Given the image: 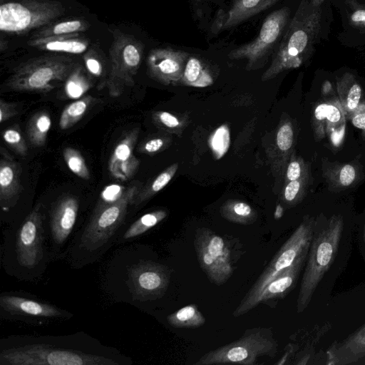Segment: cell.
I'll use <instances>...</instances> for the list:
<instances>
[{
    "label": "cell",
    "instance_id": "ee69618b",
    "mask_svg": "<svg viewBox=\"0 0 365 365\" xmlns=\"http://www.w3.org/2000/svg\"><path fill=\"white\" fill-rule=\"evenodd\" d=\"M17 103L13 102H7L3 99H0V122L1 123L16 116L18 113Z\"/></svg>",
    "mask_w": 365,
    "mask_h": 365
},
{
    "label": "cell",
    "instance_id": "8992f818",
    "mask_svg": "<svg viewBox=\"0 0 365 365\" xmlns=\"http://www.w3.org/2000/svg\"><path fill=\"white\" fill-rule=\"evenodd\" d=\"M341 215L316 219L304 271L297 299V312L302 313L309 306L317 287L333 264L344 231Z\"/></svg>",
    "mask_w": 365,
    "mask_h": 365
},
{
    "label": "cell",
    "instance_id": "7402d4cb",
    "mask_svg": "<svg viewBox=\"0 0 365 365\" xmlns=\"http://www.w3.org/2000/svg\"><path fill=\"white\" fill-rule=\"evenodd\" d=\"M28 44L41 51L80 54L88 48L89 41L79 33L31 38Z\"/></svg>",
    "mask_w": 365,
    "mask_h": 365
},
{
    "label": "cell",
    "instance_id": "d6986e66",
    "mask_svg": "<svg viewBox=\"0 0 365 365\" xmlns=\"http://www.w3.org/2000/svg\"><path fill=\"white\" fill-rule=\"evenodd\" d=\"M327 354L329 365L365 364V324L344 340L334 342Z\"/></svg>",
    "mask_w": 365,
    "mask_h": 365
},
{
    "label": "cell",
    "instance_id": "681fc988",
    "mask_svg": "<svg viewBox=\"0 0 365 365\" xmlns=\"http://www.w3.org/2000/svg\"><path fill=\"white\" fill-rule=\"evenodd\" d=\"M361 245L362 250L365 252V221L361 232Z\"/></svg>",
    "mask_w": 365,
    "mask_h": 365
},
{
    "label": "cell",
    "instance_id": "f907efd6",
    "mask_svg": "<svg viewBox=\"0 0 365 365\" xmlns=\"http://www.w3.org/2000/svg\"><path fill=\"white\" fill-rule=\"evenodd\" d=\"M359 112H365V101H361L359 103L358 107L356 108V109L354 111V113L350 116H351L352 115H354L356 113H359Z\"/></svg>",
    "mask_w": 365,
    "mask_h": 365
},
{
    "label": "cell",
    "instance_id": "52a82bcc",
    "mask_svg": "<svg viewBox=\"0 0 365 365\" xmlns=\"http://www.w3.org/2000/svg\"><path fill=\"white\" fill-rule=\"evenodd\" d=\"M315 224L314 217H304L236 307L232 312L234 317L243 316L261 304L262 293L267 285L309 250Z\"/></svg>",
    "mask_w": 365,
    "mask_h": 365
},
{
    "label": "cell",
    "instance_id": "bcb514c9",
    "mask_svg": "<svg viewBox=\"0 0 365 365\" xmlns=\"http://www.w3.org/2000/svg\"><path fill=\"white\" fill-rule=\"evenodd\" d=\"M351 123L362 132V137L365 140V112L356 113L350 116Z\"/></svg>",
    "mask_w": 365,
    "mask_h": 365
},
{
    "label": "cell",
    "instance_id": "7bdbcfd3",
    "mask_svg": "<svg viewBox=\"0 0 365 365\" xmlns=\"http://www.w3.org/2000/svg\"><path fill=\"white\" fill-rule=\"evenodd\" d=\"M154 123L163 129L174 130L181 125L179 119L172 113L167 111H158L153 114Z\"/></svg>",
    "mask_w": 365,
    "mask_h": 365
},
{
    "label": "cell",
    "instance_id": "1f68e13d",
    "mask_svg": "<svg viewBox=\"0 0 365 365\" xmlns=\"http://www.w3.org/2000/svg\"><path fill=\"white\" fill-rule=\"evenodd\" d=\"M91 76L79 63L64 83V91L69 98L78 99L92 87Z\"/></svg>",
    "mask_w": 365,
    "mask_h": 365
},
{
    "label": "cell",
    "instance_id": "d590c367",
    "mask_svg": "<svg viewBox=\"0 0 365 365\" xmlns=\"http://www.w3.org/2000/svg\"><path fill=\"white\" fill-rule=\"evenodd\" d=\"M230 143V130L225 124L218 127L209 139L210 147L217 159L221 158L227 153Z\"/></svg>",
    "mask_w": 365,
    "mask_h": 365
},
{
    "label": "cell",
    "instance_id": "cb8c5ba5",
    "mask_svg": "<svg viewBox=\"0 0 365 365\" xmlns=\"http://www.w3.org/2000/svg\"><path fill=\"white\" fill-rule=\"evenodd\" d=\"M336 86L344 115L349 117L361 102V87L355 76L349 72L338 78Z\"/></svg>",
    "mask_w": 365,
    "mask_h": 365
},
{
    "label": "cell",
    "instance_id": "d6a6232c",
    "mask_svg": "<svg viewBox=\"0 0 365 365\" xmlns=\"http://www.w3.org/2000/svg\"><path fill=\"white\" fill-rule=\"evenodd\" d=\"M89 27L90 24L86 20L68 19L44 26L35 33L31 38L77 34L87 31Z\"/></svg>",
    "mask_w": 365,
    "mask_h": 365
},
{
    "label": "cell",
    "instance_id": "f6af8a7d",
    "mask_svg": "<svg viewBox=\"0 0 365 365\" xmlns=\"http://www.w3.org/2000/svg\"><path fill=\"white\" fill-rule=\"evenodd\" d=\"M349 21L354 26L365 28V7H356L351 14Z\"/></svg>",
    "mask_w": 365,
    "mask_h": 365
},
{
    "label": "cell",
    "instance_id": "7dc6e473",
    "mask_svg": "<svg viewBox=\"0 0 365 365\" xmlns=\"http://www.w3.org/2000/svg\"><path fill=\"white\" fill-rule=\"evenodd\" d=\"M333 92L331 83L329 81H325L322 86V94L324 96H329Z\"/></svg>",
    "mask_w": 365,
    "mask_h": 365
},
{
    "label": "cell",
    "instance_id": "603a6c76",
    "mask_svg": "<svg viewBox=\"0 0 365 365\" xmlns=\"http://www.w3.org/2000/svg\"><path fill=\"white\" fill-rule=\"evenodd\" d=\"M361 170L356 163H322V175L331 191L339 192L355 185L361 179Z\"/></svg>",
    "mask_w": 365,
    "mask_h": 365
},
{
    "label": "cell",
    "instance_id": "f5cc1de1",
    "mask_svg": "<svg viewBox=\"0 0 365 365\" xmlns=\"http://www.w3.org/2000/svg\"><path fill=\"white\" fill-rule=\"evenodd\" d=\"M357 0H349V1L351 3V4H354L356 3Z\"/></svg>",
    "mask_w": 365,
    "mask_h": 365
},
{
    "label": "cell",
    "instance_id": "ba28073f",
    "mask_svg": "<svg viewBox=\"0 0 365 365\" xmlns=\"http://www.w3.org/2000/svg\"><path fill=\"white\" fill-rule=\"evenodd\" d=\"M80 63L68 56L47 54L17 66L5 82L11 91L46 93L65 83Z\"/></svg>",
    "mask_w": 365,
    "mask_h": 365
},
{
    "label": "cell",
    "instance_id": "5bb4252c",
    "mask_svg": "<svg viewBox=\"0 0 365 365\" xmlns=\"http://www.w3.org/2000/svg\"><path fill=\"white\" fill-rule=\"evenodd\" d=\"M290 9L283 7L269 14L264 20L258 36L251 42L228 53L230 59H246L247 70L262 67L274 53L289 23Z\"/></svg>",
    "mask_w": 365,
    "mask_h": 365
},
{
    "label": "cell",
    "instance_id": "8d00e7d4",
    "mask_svg": "<svg viewBox=\"0 0 365 365\" xmlns=\"http://www.w3.org/2000/svg\"><path fill=\"white\" fill-rule=\"evenodd\" d=\"M4 141L16 154L24 157L28 153V147L18 124L7 128L2 132Z\"/></svg>",
    "mask_w": 365,
    "mask_h": 365
},
{
    "label": "cell",
    "instance_id": "484cf974",
    "mask_svg": "<svg viewBox=\"0 0 365 365\" xmlns=\"http://www.w3.org/2000/svg\"><path fill=\"white\" fill-rule=\"evenodd\" d=\"M213 81L206 65L199 58L190 55L180 83L185 86L203 88L212 85Z\"/></svg>",
    "mask_w": 365,
    "mask_h": 365
},
{
    "label": "cell",
    "instance_id": "2e32d148",
    "mask_svg": "<svg viewBox=\"0 0 365 365\" xmlns=\"http://www.w3.org/2000/svg\"><path fill=\"white\" fill-rule=\"evenodd\" d=\"M0 207L2 221L9 227L24 191L21 182L22 168L4 147L0 148Z\"/></svg>",
    "mask_w": 365,
    "mask_h": 365
},
{
    "label": "cell",
    "instance_id": "74e56055",
    "mask_svg": "<svg viewBox=\"0 0 365 365\" xmlns=\"http://www.w3.org/2000/svg\"><path fill=\"white\" fill-rule=\"evenodd\" d=\"M294 141V132L292 123L289 120L282 123L276 135V144L279 152L288 156L292 150Z\"/></svg>",
    "mask_w": 365,
    "mask_h": 365
},
{
    "label": "cell",
    "instance_id": "7a4b0ae2",
    "mask_svg": "<svg viewBox=\"0 0 365 365\" xmlns=\"http://www.w3.org/2000/svg\"><path fill=\"white\" fill-rule=\"evenodd\" d=\"M141 245L117 250L102 272L101 286L115 302L143 309L167 293L171 269L144 255Z\"/></svg>",
    "mask_w": 365,
    "mask_h": 365
},
{
    "label": "cell",
    "instance_id": "83f0119b",
    "mask_svg": "<svg viewBox=\"0 0 365 365\" xmlns=\"http://www.w3.org/2000/svg\"><path fill=\"white\" fill-rule=\"evenodd\" d=\"M51 127V118L47 111H38L32 115L26 126V134L33 147L40 148L46 144Z\"/></svg>",
    "mask_w": 365,
    "mask_h": 365
},
{
    "label": "cell",
    "instance_id": "30bf717a",
    "mask_svg": "<svg viewBox=\"0 0 365 365\" xmlns=\"http://www.w3.org/2000/svg\"><path fill=\"white\" fill-rule=\"evenodd\" d=\"M74 314L38 296L19 290L0 294V319L31 326H47L71 319Z\"/></svg>",
    "mask_w": 365,
    "mask_h": 365
},
{
    "label": "cell",
    "instance_id": "4316f807",
    "mask_svg": "<svg viewBox=\"0 0 365 365\" xmlns=\"http://www.w3.org/2000/svg\"><path fill=\"white\" fill-rule=\"evenodd\" d=\"M178 168V163H173L161 172L152 181L142 186L133 197L130 207L137 208L152 198L163 190L172 180Z\"/></svg>",
    "mask_w": 365,
    "mask_h": 365
},
{
    "label": "cell",
    "instance_id": "7c38bea8",
    "mask_svg": "<svg viewBox=\"0 0 365 365\" xmlns=\"http://www.w3.org/2000/svg\"><path fill=\"white\" fill-rule=\"evenodd\" d=\"M64 12L63 4L54 0L6 2L0 6V30L7 34H25L52 23Z\"/></svg>",
    "mask_w": 365,
    "mask_h": 365
},
{
    "label": "cell",
    "instance_id": "4dcf8cb0",
    "mask_svg": "<svg viewBox=\"0 0 365 365\" xmlns=\"http://www.w3.org/2000/svg\"><path fill=\"white\" fill-rule=\"evenodd\" d=\"M96 98L90 95L83 96L68 104L62 111L59 126L61 130H67L76 125L86 114L88 109Z\"/></svg>",
    "mask_w": 365,
    "mask_h": 365
},
{
    "label": "cell",
    "instance_id": "5b68a950",
    "mask_svg": "<svg viewBox=\"0 0 365 365\" xmlns=\"http://www.w3.org/2000/svg\"><path fill=\"white\" fill-rule=\"evenodd\" d=\"M321 20V8L314 7L309 0H302L273 53L269 67L262 76L263 81L297 68L308 59L314 51Z\"/></svg>",
    "mask_w": 365,
    "mask_h": 365
},
{
    "label": "cell",
    "instance_id": "d4e9b609",
    "mask_svg": "<svg viewBox=\"0 0 365 365\" xmlns=\"http://www.w3.org/2000/svg\"><path fill=\"white\" fill-rule=\"evenodd\" d=\"M168 215V212L165 209L155 210L143 215L123 232L116 244L125 243L143 235L164 220Z\"/></svg>",
    "mask_w": 365,
    "mask_h": 365
},
{
    "label": "cell",
    "instance_id": "ffe728a7",
    "mask_svg": "<svg viewBox=\"0 0 365 365\" xmlns=\"http://www.w3.org/2000/svg\"><path fill=\"white\" fill-rule=\"evenodd\" d=\"M279 0H235L230 9L221 12L214 21L215 32L231 29L272 6Z\"/></svg>",
    "mask_w": 365,
    "mask_h": 365
},
{
    "label": "cell",
    "instance_id": "60d3db41",
    "mask_svg": "<svg viewBox=\"0 0 365 365\" xmlns=\"http://www.w3.org/2000/svg\"><path fill=\"white\" fill-rule=\"evenodd\" d=\"M309 172H310V169L308 163L302 158L296 156L292 153L287 167L286 183L292 180H297Z\"/></svg>",
    "mask_w": 365,
    "mask_h": 365
},
{
    "label": "cell",
    "instance_id": "44dd1931",
    "mask_svg": "<svg viewBox=\"0 0 365 365\" xmlns=\"http://www.w3.org/2000/svg\"><path fill=\"white\" fill-rule=\"evenodd\" d=\"M308 251L302 254L296 261L273 279L264 290L261 303L285 297L296 286L304 268Z\"/></svg>",
    "mask_w": 365,
    "mask_h": 365
},
{
    "label": "cell",
    "instance_id": "ac0fdd59",
    "mask_svg": "<svg viewBox=\"0 0 365 365\" xmlns=\"http://www.w3.org/2000/svg\"><path fill=\"white\" fill-rule=\"evenodd\" d=\"M139 133L138 128H135L126 133L117 143L110 157L108 170L117 180H129L133 178L138 170L140 161L134 155L133 150Z\"/></svg>",
    "mask_w": 365,
    "mask_h": 365
},
{
    "label": "cell",
    "instance_id": "9c48e42d",
    "mask_svg": "<svg viewBox=\"0 0 365 365\" xmlns=\"http://www.w3.org/2000/svg\"><path fill=\"white\" fill-rule=\"evenodd\" d=\"M278 347L270 328H252L238 339L205 353L194 364L254 365L260 357H274Z\"/></svg>",
    "mask_w": 365,
    "mask_h": 365
},
{
    "label": "cell",
    "instance_id": "816d5d0a",
    "mask_svg": "<svg viewBox=\"0 0 365 365\" xmlns=\"http://www.w3.org/2000/svg\"><path fill=\"white\" fill-rule=\"evenodd\" d=\"M310 4L316 8H321V6L324 3V0H309Z\"/></svg>",
    "mask_w": 365,
    "mask_h": 365
},
{
    "label": "cell",
    "instance_id": "3957f363",
    "mask_svg": "<svg viewBox=\"0 0 365 365\" xmlns=\"http://www.w3.org/2000/svg\"><path fill=\"white\" fill-rule=\"evenodd\" d=\"M0 259L4 272L18 280L36 282L43 277L53 260L42 201L19 225L4 230Z\"/></svg>",
    "mask_w": 365,
    "mask_h": 365
},
{
    "label": "cell",
    "instance_id": "6da1fadb",
    "mask_svg": "<svg viewBox=\"0 0 365 365\" xmlns=\"http://www.w3.org/2000/svg\"><path fill=\"white\" fill-rule=\"evenodd\" d=\"M131 357L85 331L0 339V365H131Z\"/></svg>",
    "mask_w": 365,
    "mask_h": 365
},
{
    "label": "cell",
    "instance_id": "f1b7e54d",
    "mask_svg": "<svg viewBox=\"0 0 365 365\" xmlns=\"http://www.w3.org/2000/svg\"><path fill=\"white\" fill-rule=\"evenodd\" d=\"M168 324L174 328H198L205 323V318L197 305L188 304L166 317Z\"/></svg>",
    "mask_w": 365,
    "mask_h": 365
},
{
    "label": "cell",
    "instance_id": "9a60e30c",
    "mask_svg": "<svg viewBox=\"0 0 365 365\" xmlns=\"http://www.w3.org/2000/svg\"><path fill=\"white\" fill-rule=\"evenodd\" d=\"M194 247L200 268L210 282L222 285L233 273L231 252L225 240L211 230H196Z\"/></svg>",
    "mask_w": 365,
    "mask_h": 365
},
{
    "label": "cell",
    "instance_id": "277c9868",
    "mask_svg": "<svg viewBox=\"0 0 365 365\" xmlns=\"http://www.w3.org/2000/svg\"><path fill=\"white\" fill-rule=\"evenodd\" d=\"M141 187L135 182L115 201L94 206L76 232L63 260L72 269H80L101 259L122 234L132 200Z\"/></svg>",
    "mask_w": 365,
    "mask_h": 365
},
{
    "label": "cell",
    "instance_id": "836d02e7",
    "mask_svg": "<svg viewBox=\"0 0 365 365\" xmlns=\"http://www.w3.org/2000/svg\"><path fill=\"white\" fill-rule=\"evenodd\" d=\"M311 180L310 172L302 178L286 183L284 189L283 198L286 204L294 206L304 198Z\"/></svg>",
    "mask_w": 365,
    "mask_h": 365
},
{
    "label": "cell",
    "instance_id": "e575fe53",
    "mask_svg": "<svg viewBox=\"0 0 365 365\" xmlns=\"http://www.w3.org/2000/svg\"><path fill=\"white\" fill-rule=\"evenodd\" d=\"M63 157L68 169L78 178L89 180L90 171L86 163L78 150L67 147L63 151Z\"/></svg>",
    "mask_w": 365,
    "mask_h": 365
},
{
    "label": "cell",
    "instance_id": "f35d334b",
    "mask_svg": "<svg viewBox=\"0 0 365 365\" xmlns=\"http://www.w3.org/2000/svg\"><path fill=\"white\" fill-rule=\"evenodd\" d=\"M328 102L317 105L313 111L312 128L314 136L317 141H320L327 134V112Z\"/></svg>",
    "mask_w": 365,
    "mask_h": 365
},
{
    "label": "cell",
    "instance_id": "b9f144b4",
    "mask_svg": "<svg viewBox=\"0 0 365 365\" xmlns=\"http://www.w3.org/2000/svg\"><path fill=\"white\" fill-rule=\"evenodd\" d=\"M168 139L164 137H155L148 139L138 145V152L153 155L163 150L168 145Z\"/></svg>",
    "mask_w": 365,
    "mask_h": 365
},
{
    "label": "cell",
    "instance_id": "e0dca14e",
    "mask_svg": "<svg viewBox=\"0 0 365 365\" xmlns=\"http://www.w3.org/2000/svg\"><path fill=\"white\" fill-rule=\"evenodd\" d=\"M189 56L170 47L152 49L146 60L148 74L164 85L180 83Z\"/></svg>",
    "mask_w": 365,
    "mask_h": 365
},
{
    "label": "cell",
    "instance_id": "ab89813d",
    "mask_svg": "<svg viewBox=\"0 0 365 365\" xmlns=\"http://www.w3.org/2000/svg\"><path fill=\"white\" fill-rule=\"evenodd\" d=\"M86 69L93 77H102L105 66L103 58L93 48L88 50L83 56Z\"/></svg>",
    "mask_w": 365,
    "mask_h": 365
},
{
    "label": "cell",
    "instance_id": "4fadbf2b",
    "mask_svg": "<svg viewBox=\"0 0 365 365\" xmlns=\"http://www.w3.org/2000/svg\"><path fill=\"white\" fill-rule=\"evenodd\" d=\"M43 206L52 260H63L78 230L80 200L74 195L66 194L53 201L49 206L44 203Z\"/></svg>",
    "mask_w": 365,
    "mask_h": 365
},
{
    "label": "cell",
    "instance_id": "c3c4849f",
    "mask_svg": "<svg viewBox=\"0 0 365 365\" xmlns=\"http://www.w3.org/2000/svg\"><path fill=\"white\" fill-rule=\"evenodd\" d=\"M283 213H284L283 207L280 204H278L276 206V208H275V210L274 212V219L278 220V219L281 218L283 215Z\"/></svg>",
    "mask_w": 365,
    "mask_h": 365
},
{
    "label": "cell",
    "instance_id": "8fae6325",
    "mask_svg": "<svg viewBox=\"0 0 365 365\" xmlns=\"http://www.w3.org/2000/svg\"><path fill=\"white\" fill-rule=\"evenodd\" d=\"M113 36L109 50L110 70L101 89L106 87L108 94L115 98L127 88L134 86V78L142 62L144 44L121 31L113 33Z\"/></svg>",
    "mask_w": 365,
    "mask_h": 365
},
{
    "label": "cell",
    "instance_id": "f546056e",
    "mask_svg": "<svg viewBox=\"0 0 365 365\" xmlns=\"http://www.w3.org/2000/svg\"><path fill=\"white\" fill-rule=\"evenodd\" d=\"M221 215L227 220L240 225L254 223L257 215L247 203L240 200H229L220 208Z\"/></svg>",
    "mask_w": 365,
    "mask_h": 365
}]
</instances>
